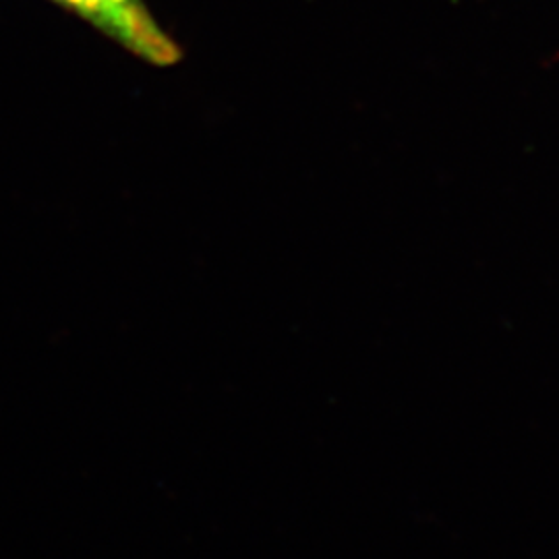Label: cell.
Returning <instances> with one entry per match:
<instances>
[{
    "instance_id": "obj_1",
    "label": "cell",
    "mask_w": 559,
    "mask_h": 559,
    "mask_svg": "<svg viewBox=\"0 0 559 559\" xmlns=\"http://www.w3.org/2000/svg\"><path fill=\"white\" fill-rule=\"evenodd\" d=\"M87 21L106 38L154 67H173L182 59L173 40L143 0H52Z\"/></svg>"
}]
</instances>
